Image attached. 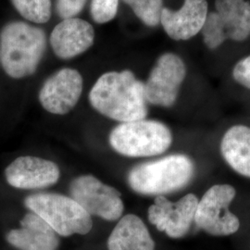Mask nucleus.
I'll list each match as a JSON object with an SVG mask.
<instances>
[{"label": "nucleus", "mask_w": 250, "mask_h": 250, "mask_svg": "<svg viewBox=\"0 0 250 250\" xmlns=\"http://www.w3.org/2000/svg\"><path fill=\"white\" fill-rule=\"evenodd\" d=\"M89 102L101 115L121 124L144 120L148 113L145 83L129 70L102 74L90 91Z\"/></svg>", "instance_id": "f257e3e1"}, {"label": "nucleus", "mask_w": 250, "mask_h": 250, "mask_svg": "<svg viewBox=\"0 0 250 250\" xmlns=\"http://www.w3.org/2000/svg\"><path fill=\"white\" fill-rule=\"evenodd\" d=\"M196 173V164L186 154H171L134 166L127 183L142 196H164L187 187Z\"/></svg>", "instance_id": "f03ea898"}, {"label": "nucleus", "mask_w": 250, "mask_h": 250, "mask_svg": "<svg viewBox=\"0 0 250 250\" xmlns=\"http://www.w3.org/2000/svg\"><path fill=\"white\" fill-rule=\"evenodd\" d=\"M45 33L23 21H12L0 34V62L9 77L21 79L36 72L45 53Z\"/></svg>", "instance_id": "7ed1b4c3"}, {"label": "nucleus", "mask_w": 250, "mask_h": 250, "mask_svg": "<svg viewBox=\"0 0 250 250\" xmlns=\"http://www.w3.org/2000/svg\"><path fill=\"white\" fill-rule=\"evenodd\" d=\"M170 128L155 120L122 123L110 132L108 142L118 154L127 158H148L163 154L172 145Z\"/></svg>", "instance_id": "20e7f679"}, {"label": "nucleus", "mask_w": 250, "mask_h": 250, "mask_svg": "<svg viewBox=\"0 0 250 250\" xmlns=\"http://www.w3.org/2000/svg\"><path fill=\"white\" fill-rule=\"evenodd\" d=\"M24 205L40 216L59 235H84L93 228L92 216L71 197L40 193L27 197Z\"/></svg>", "instance_id": "39448f33"}, {"label": "nucleus", "mask_w": 250, "mask_h": 250, "mask_svg": "<svg viewBox=\"0 0 250 250\" xmlns=\"http://www.w3.org/2000/svg\"><path fill=\"white\" fill-rule=\"evenodd\" d=\"M216 12L208 14L201 32L205 45L215 49L226 41H245L250 36V3L246 0H215Z\"/></svg>", "instance_id": "423d86ee"}, {"label": "nucleus", "mask_w": 250, "mask_h": 250, "mask_svg": "<svg viewBox=\"0 0 250 250\" xmlns=\"http://www.w3.org/2000/svg\"><path fill=\"white\" fill-rule=\"evenodd\" d=\"M235 196L236 190L231 185L221 184L208 188L198 200L194 223L212 236L235 233L240 228V221L229 208Z\"/></svg>", "instance_id": "0eeeda50"}, {"label": "nucleus", "mask_w": 250, "mask_h": 250, "mask_svg": "<svg viewBox=\"0 0 250 250\" xmlns=\"http://www.w3.org/2000/svg\"><path fill=\"white\" fill-rule=\"evenodd\" d=\"M70 195L91 216L105 221L120 220L125 211L122 194L91 174H83L70 184Z\"/></svg>", "instance_id": "6e6552de"}, {"label": "nucleus", "mask_w": 250, "mask_h": 250, "mask_svg": "<svg viewBox=\"0 0 250 250\" xmlns=\"http://www.w3.org/2000/svg\"><path fill=\"white\" fill-rule=\"evenodd\" d=\"M186 76L187 67L179 56L173 53L161 55L144 83L147 103L158 107H172Z\"/></svg>", "instance_id": "1a4fd4ad"}, {"label": "nucleus", "mask_w": 250, "mask_h": 250, "mask_svg": "<svg viewBox=\"0 0 250 250\" xmlns=\"http://www.w3.org/2000/svg\"><path fill=\"white\" fill-rule=\"evenodd\" d=\"M198 198L193 193L171 202L165 196L155 197L147 209L149 223L160 232L172 239H180L188 234L195 221Z\"/></svg>", "instance_id": "9d476101"}, {"label": "nucleus", "mask_w": 250, "mask_h": 250, "mask_svg": "<svg viewBox=\"0 0 250 250\" xmlns=\"http://www.w3.org/2000/svg\"><path fill=\"white\" fill-rule=\"evenodd\" d=\"M83 86L80 72L64 68L45 80L39 92L42 107L55 115H65L77 105Z\"/></svg>", "instance_id": "9b49d317"}, {"label": "nucleus", "mask_w": 250, "mask_h": 250, "mask_svg": "<svg viewBox=\"0 0 250 250\" xmlns=\"http://www.w3.org/2000/svg\"><path fill=\"white\" fill-rule=\"evenodd\" d=\"M5 176L12 188L35 190L57 184L61 178V170L53 161L34 156H22L6 168Z\"/></svg>", "instance_id": "f8f14e48"}, {"label": "nucleus", "mask_w": 250, "mask_h": 250, "mask_svg": "<svg viewBox=\"0 0 250 250\" xmlns=\"http://www.w3.org/2000/svg\"><path fill=\"white\" fill-rule=\"evenodd\" d=\"M95 30L83 19L69 18L57 24L50 36L54 53L62 60H70L85 52L94 44Z\"/></svg>", "instance_id": "ddd939ff"}, {"label": "nucleus", "mask_w": 250, "mask_h": 250, "mask_svg": "<svg viewBox=\"0 0 250 250\" xmlns=\"http://www.w3.org/2000/svg\"><path fill=\"white\" fill-rule=\"evenodd\" d=\"M208 14L207 0H185L183 7L176 11L163 8L161 23L171 39L188 40L202 30Z\"/></svg>", "instance_id": "4468645a"}, {"label": "nucleus", "mask_w": 250, "mask_h": 250, "mask_svg": "<svg viewBox=\"0 0 250 250\" xmlns=\"http://www.w3.org/2000/svg\"><path fill=\"white\" fill-rule=\"evenodd\" d=\"M17 229L10 230L6 240L19 250H58V233L40 216L33 211L27 213Z\"/></svg>", "instance_id": "2eb2a0df"}, {"label": "nucleus", "mask_w": 250, "mask_h": 250, "mask_svg": "<svg viewBox=\"0 0 250 250\" xmlns=\"http://www.w3.org/2000/svg\"><path fill=\"white\" fill-rule=\"evenodd\" d=\"M156 244L137 215L123 216L107 239V250H155Z\"/></svg>", "instance_id": "dca6fc26"}, {"label": "nucleus", "mask_w": 250, "mask_h": 250, "mask_svg": "<svg viewBox=\"0 0 250 250\" xmlns=\"http://www.w3.org/2000/svg\"><path fill=\"white\" fill-rule=\"evenodd\" d=\"M220 150L232 170L250 178V127L241 125L230 127L222 138Z\"/></svg>", "instance_id": "f3484780"}, {"label": "nucleus", "mask_w": 250, "mask_h": 250, "mask_svg": "<svg viewBox=\"0 0 250 250\" xmlns=\"http://www.w3.org/2000/svg\"><path fill=\"white\" fill-rule=\"evenodd\" d=\"M14 8L23 18L45 23L51 17V0H10Z\"/></svg>", "instance_id": "a211bd4d"}, {"label": "nucleus", "mask_w": 250, "mask_h": 250, "mask_svg": "<svg viewBox=\"0 0 250 250\" xmlns=\"http://www.w3.org/2000/svg\"><path fill=\"white\" fill-rule=\"evenodd\" d=\"M131 7L134 14L146 25L157 26L161 23L163 0H123Z\"/></svg>", "instance_id": "6ab92c4d"}, {"label": "nucleus", "mask_w": 250, "mask_h": 250, "mask_svg": "<svg viewBox=\"0 0 250 250\" xmlns=\"http://www.w3.org/2000/svg\"><path fill=\"white\" fill-rule=\"evenodd\" d=\"M119 0H92L90 12L97 23H107L115 18Z\"/></svg>", "instance_id": "aec40b11"}, {"label": "nucleus", "mask_w": 250, "mask_h": 250, "mask_svg": "<svg viewBox=\"0 0 250 250\" xmlns=\"http://www.w3.org/2000/svg\"><path fill=\"white\" fill-rule=\"evenodd\" d=\"M87 0H57L56 9L63 20L73 18L83 9Z\"/></svg>", "instance_id": "412c9836"}, {"label": "nucleus", "mask_w": 250, "mask_h": 250, "mask_svg": "<svg viewBox=\"0 0 250 250\" xmlns=\"http://www.w3.org/2000/svg\"><path fill=\"white\" fill-rule=\"evenodd\" d=\"M232 77L237 83L250 89V55L235 64L232 70Z\"/></svg>", "instance_id": "4be33fe9"}]
</instances>
